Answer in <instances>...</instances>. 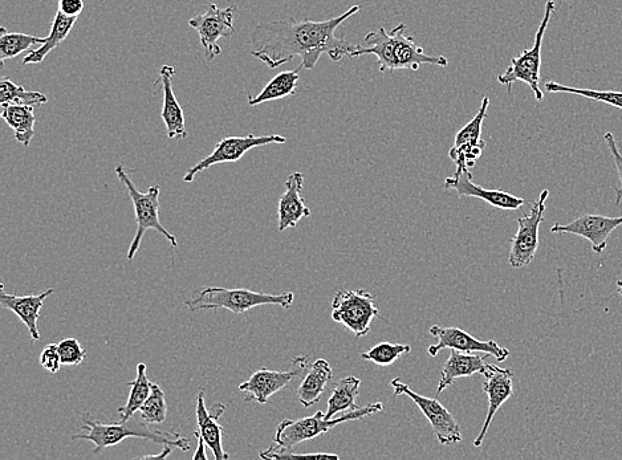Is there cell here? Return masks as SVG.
I'll list each match as a JSON object with an SVG mask.
<instances>
[{
	"label": "cell",
	"instance_id": "obj_20",
	"mask_svg": "<svg viewBox=\"0 0 622 460\" xmlns=\"http://www.w3.org/2000/svg\"><path fill=\"white\" fill-rule=\"evenodd\" d=\"M304 175L292 173L286 181V191L279 199V231L294 229L303 218L311 217L310 207L302 197Z\"/></svg>",
	"mask_w": 622,
	"mask_h": 460
},
{
	"label": "cell",
	"instance_id": "obj_29",
	"mask_svg": "<svg viewBox=\"0 0 622 460\" xmlns=\"http://www.w3.org/2000/svg\"><path fill=\"white\" fill-rule=\"evenodd\" d=\"M148 369L145 364L137 365L136 380L128 382L130 388L128 402L124 406L117 409L120 415V422L129 421L134 414L141 409L145 401L148 400L150 392H152V382L148 378Z\"/></svg>",
	"mask_w": 622,
	"mask_h": 460
},
{
	"label": "cell",
	"instance_id": "obj_9",
	"mask_svg": "<svg viewBox=\"0 0 622 460\" xmlns=\"http://www.w3.org/2000/svg\"><path fill=\"white\" fill-rule=\"evenodd\" d=\"M238 7L219 8L217 4H209L205 14L194 16L189 20L191 28L197 30L206 59L214 61L222 54L218 40L229 39L235 35L234 22L237 19Z\"/></svg>",
	"mask_w": 622,
	"mask_h": 460
},
{
	"label": "cell",
	"instance_id": "obj_13",
	"mask_svg": "<svg viewBox=\"0 0 622 460\" xmlns=\"http://www.w3.org/2000/svg\"><path fill=\"white\" fill-rule=\"evenodd\" d=\"M489 107V97H483L477 115L455 136L454 146L449 152L450 160L457 166L454 175L470 172V169L474 168L479 158L482 157L483 150L486 148V142L482 140V126Z\"/></svg>",
	"mask_w": 622,
	"mask_h": 460
},
{
	"label": "cell",
	"instance_id": "obj_30",
	"mask_svg": "<svg viewBox=\"0 0 622 460\" xmlns=\"http://www.w3.org/2000/svg\"><path fill=\"white\" fill-rule=\"evenodd\" d=\"M46 42L47 38L19 34V32H8L6 27L0 28V61H2V67H4V61L14 59L22 52L34 51Z\"/></svg>",
	"mask_w": 622,
	"mask_h": 460
},
{
	"label": "cell",
	"instance_id": "obj_3",
	"mask_svg": "<svg viewBox=\"0 0 622 460\" xmlns=\"http://www.w3.org/2000/svg\"><path fill=\"white\" fill-rule=\"evenodd\" d=\"M81 421L84 422V427H81L84 433L72 435V441L92 442L95 445V450H93L95 454H100L108 447L119 445L128 438L148 439V441L162 446L172 445L176 449L185 451V453L190 450L189 441L182 438L180 434L174 433V431L168 433V431L153 429L149 423L142 421V419L138 421L133 417L126 422L105 425V423L92 418L91 415L84 414Z\"/></svg>",
	"mask_w": 622,
	"mask_h": 460
},
{
	"label": "cell",
	"instance_id": "obj_12",
	"mask_svg": "<svg viewBox=\"0 0 622 460\" xmlns=\"http://www.w3.org/2000/svg\"><path fill=\"white\" fill-rule=\"evenodd\" d=\"M287 138L279 134H268V136H254L249 134L246 137H227L215 145V149L205 160L199 161L193 168L187 170L184 182L191 183L197 174L205 172L211 166L218 164H234L241 160L251 149L259 148L271 144H286Z\"/></svg>",
	"mask_w": 622,
	"mask_h": 460
},
{
	"label": "cell",
	"instance_id": "obj_7",
	"mask_svg": "<svg viewBox=\"0 0 622 460\" xmlns=\"http://www.w3.org/2000/svg\"><path fill=\"white\" fill-rule=\"evenodd\" d=\"M556 10L554 0H548L542 23L535 35V43L530 50H524L522 54L511 59L510 65L503 73L498 76V83L506 85L507 91H511L512 84L516 81L526 83L531 91L534 92L535 99L544 100V92L540 88V68H542V47L544 36L552 15Z\"/></svg>",
	"mask_w": 622,
	"mask_h": 460
},
{
	"label": "cell",
	"instance_id": "obj_2",
	"mask_svg": "<svg viewBox=\"0 0 622 460\" xmlns=\"http://www.w3.org/2000/svg\"><path fill=\"white\" fill-rule=\"evenodd\" d=\"M364 46H356L351 54V59L360 58L364 55H374L380 72H396L410 69L418 71L421 65L429 64L436 67L446 68L449 61L445 56L426 55L413 38L406 35L404 23L398 24L388 32L384 27L369 32L364 39Z\"/></svg>",
	"mask_w": 622,
	"mask_h": 460
},
{
	"label": "cell",
	"instance_id": "obj_17",
	"mask_svg": "<svg viewBox=\"0 0 622 460\" xmlns=\"http://www.w3.org/2000/svg\"><path fill=\"white\" fill-rule=\"evenodd\" d=\"M485 382H483V392L487 394V400H489V409H487L485 425H483L481 433L478 434L475 439L474 447L479 449L485 442L486 435L489 433L491 422L497 414V411L504 405V402L510 400L512 394H514V386H512V380H514V372L511 369L499 368L497 365L487 364Z\"/></svg>",
	"mask_w": 622,
	"mask_h": 460
},
{
	"label": "cell",
	"instance_id": "obj_1",
	"mask_svg": "<svg viewBox=\"0 0 622 460\" xmlns=\"http://www.w3.org/2000/svg\"><path fill=\"white\" fill-rule=\"evenodd\" d=\"M360 8L356 4L343 15L323 22L308 19L302 22L294 19L260 22L251 34V55L271 69L302 58L300 68L307 71L316 67L323 54H327L332 61L351 58L356 46L336 38V31Z\"/></svg>",
	"mask_w": 622,
	"mask_h": 460
},
{
	"label": "cell",
	"instance_id": "obj_27",
	"mask_svg": "<svg viewBox=\"0 0 622 460\" xmlns=\"http://www.w3.org/2000/svg\"><path fill=\"white\" fill-rule=\"evenodd\" d=\"M300 69L302 68L299 65L298 69H294V71H284L276 75L258 96H249L250 107L294 96L296 89H298Z\"/></svg>",
	"mask_w": 622,
	"mask_h": 460
},
{
	"label": "cell",
	"instance_id": "obj_11",
	"mask_svg": "<svg viewBox=\"0 0 622 460\" xmlns=\"http://www.w3.org/2000/svg\"><path fill=\"white\" fill-rule=\"evenodd\" d=\"M390 386H392L394 396L409 397L410 400L416 403L417 407H420V410L428 418L430 425H432L434 434H436L441 445L449 446L462 441L461 427H459L457 419L441 402L413 392L410 386L404 384L400 378H394V380L390 381Z\"/></svg>",
	"mask_w": 622,
	"mask_h": 460
},
{
	"label": "cell",
	"instance_id": "obj_36",
	"mask_svg": "<svg viewBox=\"0 0 622 460\" xmlns=\"http://www.w3.org/2000/svg\"><path fill=\"white\" fill-rule=\"evenodd\" d=\"M604 140L607 142L609 150H611L617 174H619L620 177V187H615L616 205L619 206L622 199V153L620 152L619 145H617L616 138L613 136L612 132L605 133Z\"/></svg>",
	"mask_w": 622,
	"mask_h": 460
},
{
	"label": "cell",
	"instance_id": "obj_16",
	"mask_svg": "<svg viewBox=\"0 0 622 460\" xmlns=\"http://www.w3.org/2000/svg\"><path fill=\"white\" fill-rule=\"evenodd\" d=\"M622 225L620 217H604V215H583L568 225L555 223L552 234H571L581 236L591 243L593 252L601 254L607 248L609 235Z\"/></svg>",
	"mask_w": 622,
	"mask_h": 460
},
{
	"label": "cell",
	"instance_id": "obj_25",
	"mask_svg": "<svg viewBox=\"0 0 622 460\" xmlns=\"http://www.w3.org/2000/svg\"><path fill=\"white\" fill-rule=\"evenodd\" d=\"M4 122L14 130L15 140L24 146L31 144L35 136V109L31 105H4L2 111Z\"/></svg>",
	"mask_w": 622,
	"mask_h": 460
},
{
	"label": "cell",
	"instance_id": "obj_19",
	"mask_svg": "<svg viewBox=\"0 0 622 460\" xmlns=\"http://www.w3.org/2000/svg\"><path fill=\"white\" fill-rule=\"evenodd\" d=\"M226 411V406L223 403H214L210 409H207L205 403V389H202L198 393L197 397V409H195V415H197V423L199 433L202 438L205 439L207 447L213 453V457L217 460H227L230 455L225 453L222 446L223 435L225 430L219 425V418L222 417Z\"/></svg>",
	"mask_w": 622,
	"mask_h": 460
},
{
	"label": "cell",
	"instance_id": "obj_8",
	"mask_svg": "<svg viewBox=\"0 0 622 460\" xmlns=\"http://www.w3.org/2000/svg\"><path fill=\"white\" fill-rule=\"evenodd\" d=\"M380 316L374 297L365 289H340L332 300V319L343 324L359 339L371 332L373 320Z\"/></svg>",
	"mask_w": 622,
	"mask_h": 460
},
{
	"label": "cell",
	"instance_id": "obj_26",
	"mask_svg": "<svg viewBox=\"0 0 622 460\" xmlns=\"http://www.w3.org/2000/svg\"><path fill=\"white\" fill-rule=\"evenodd\" d=\"M77 18H69L62 12H56L54 20L51 24L50 35L47 36V42L31 51L30 54L23 59V65L40 64L46 60L47 56L60 47L71 34L72 28L75 27Z\"/></svg>",
	"mask_w": 622,
	"mask_h": 460
},
{
	"label": "cell",
	"instance_id": "obj_37",
	"mask_svg": "<svg viewBox=\"0 0 622 460\" xmlns=\"http://www.w3.org/2000/svg\"><path fill=\"white\" fill-rule=\"evenodd\" d=\"M40 365L50 373H58L62 368V358H60L58 344L47 345L43 349L39 358Z\"/></svg>",
	"mask_w": 622,
	"mask_h": 460
},
{
	"label": "cell",
	"instance_id": "obj_35",
	"mask_svg": "<svg viewBox=\"0 0 622 460\" xmlns=\"http://www.w3.org/2000/svg\"><path fill=\"white\" fill-rule=\"evenodd\" d=\"M60 358L65 366H79L87 358V349L77 339H65L58 343Z\"/></svg>",
	"mask_w": 622,
	"mask_h": 460
},
{
	"label": "cell",
	"instance_id": "obj_32",
	"mask_svg": "<svg viewBox=\"0 0 622 460\" xmlns=\"http://www.w3.org/2000/svg\"><path fill=\"white\" fill-rule=\"evenodd\" d=\"M544 89H546L548 93H571V95L585 97V99L593 101H600V103L622 109V92L573 88L568 87V85L555 83V81H548V83L544 84Z\"/></svg>",
	"mask_w": 622,
	"mask_h": 460
},
{
	"label": "cell",
	"instance_id": "obj_6",
	"mask_svg": "<svg viewBox=\"0 0 622 460\" xmlns=\"http://www.w3.org/2000/svg\"><path fill=\"white\" fill-rule=\"evenodd\" d=\"M116 174L120 181L124 183L126 190H128L129 197L132 199L134 214H136L137 230L132 243H130L128 259H134L138 250H140L146 231L149 230L160 232L161 235H164L169 240L173 248H178L177 236L170 234L160 222V185H152L146 193H141V191L137 190L128 173L125 172L123 165L117 166Z\"/></svg>",
	"mask_w": 622,
	"mask_h": 460
},
{
	"label": "cell",
	"instance_id": "obj_39",
	"mask_svg": "<svg viewBox=\"0 0 622 460\" xmlns=\"http://www.w3.org/2000/svg\"><path fill=\"white\" fill-rule=\"evenodd\" d=\"M194 437L197 438L198 447H197V451H195V453H194L193 457H191V459H193V460H198V459L207 460V455H206V450H205V447L207 445H206L205 439L202 438V435H201V433H199V431H195Z\"/></svg>",
	"mask_w": 622,
	"mask_h": 460
},
{
	"label": "cell",
	"instance_id": "obj_21",
	"mask_svg": "<svg viewBox=\"0 0 622 460\" xmlns=\"http://www.w3.org/2000/svg\"><path fill=\"white\" fill-rule=\"evenodd\" d=\"M55 288H48L39 295L16 296L8 295L4 291V284L0 286V304L3 308L10 309L20 320L26 324L28 332H30L32 341L40 340V332L38 321L40 311H42L44 301L51 295H54Z\"/></svg>",
	"mask_w": 622,
	"mask_h": 460
},
{
	"label": "cell",
	"instance_id": "obj_14",
	"mask_svg": "<svg viewBox=\"0 0 622 460\" xmlns=\"http://www.w3.org/2000/svg\"><path fill=\"white\" fill-rule=\"evenodd\" d=\"M307 357L299 356L292 361V369L287 372H275L266 368L259 369L250 377V380L239 385V390L245 394V401H256L266 405L270 397L290 385L296 377L307 369Z\"/></svg>",
	"mask_w": 622,
	"mask_h": 460
},
{
	"label": "cell",
	"instance_id": "obj_28",
	"mask_svg": "<svg viewBox=\"0 0 622 460\" xmlns=\"http://www.w3.org/2000/svg\"><path fill=\"white\" fill-rule=\"evenodd\" d=\"M361 380L355 376L343 378L335 385L331 397L328 400L327 413L325 419L335 418L341 411H351L359 409L357 398H359Z\"/></svg>",
	"mask_w": 622,
	"mask_h": 460
},
{
	"label": "cell",
	"instance_id": "obj_15",
	"mask_svg": "<svg viewBox=\"0 0 622 460\" xmlns=\"http://www.w3.org/2000/svg\"><path fill=\"white\" fill-rule=\"evenodd\" d=\"M429 332L438 340L436 345L429 346L428 352L432 357H436L443 349H455L463 353H487L497 358L499 362L506 361L510 356V350L500 346L497 341L477 340L463 329L433 325Z\"/></svg>",
	"mask_w": 622,
	"mask_h": 460
},
{
	"label": "cell",
	"instance_id": "obj_23",
	"mask_svg": "<svg viewBox=\"0 0 622 460\" xmlns=\"http://www.w3.org/2000/svg\"><path fill=\"white\" fill-rule=\"evenodd\" d=\"M491 357V354L463 353L459 350L451 349L450 357L447 358L445 365H443L441 380L438 382L437 393H442L443 390L453 385L458 378L471 377L475 373L485 374L487 370V358Z\"/></svg>",
	"mask_w": 622,
	"mask_h": 460
},
{
	"label": "cell",
	"instance_id": "obj_41",
	"mask_svg": "<svg viewBox=\"0 0 622 460\" xmlns=\"http://www.w3.org/2000/svg\"><path fill=\"white\" fill-rule=\"evenodd\" d=\"M617 291H619L620 296H622V279L617 282Z\"/></svg>",
	"mask_w": 622,
	"mask_h": 460
},
{
	"label": "cell",
	"instance_id": "obj_24",
	"mask_svg": "<svg viewBox=\"0 0 622 460\" xmlns=\"http://www.w3.org/2000/svg\"><path fill=\"white\" fill-rule=\"evenodd\" d=\"M332 378V366L327 360L320 358V360L313 362L298 389L300 403L304 407H312L319 403L325 389L331 384Z\"/></svg>",
	"mask_w": 622,
	"mask_h": 460
},
{
	"label": "cell",
	"instance_id": "obj_31",
	"mask_svg": "<svg viewBox=\"0 0 622 460\" xmlns=\"http://www.w3.org/2000/svg\"><path fill=\"white\" fill-rule=\"evenodd\" d=\"M47 96L40 92L26 91L22 85L15 84L10 77H2L0 80V104H23L31 107L47 104Z\"/></svg>",
	"mask_w": 622,
	"mask_h": 460
},
{
	"label": "cell",
	"instance_id": "obj_22",
	"mask_svg": "<svg viewBox=\"0 0 622 460\" xmlns=\"http://www.w3.org/2000/svg\"><path fill=\"white\" fill-rule=\"evenodd\" d=\"M174 76H176V68L172 65H162L160 77L162 89H164V107H162L161 118L165 122L166 134L170 140H186L189 134L186 132L184 109L174 95Z\"/></svg>",
	"mask_w": 622,
	"mask_h": 460
},
{
	"label": "cell",
	"instance_id": "obj_40",
	"mask_svg": "<svg viewBox=\"0 0 622 460\" xmlns=\"http://www.w3.org/2000/svg\"><path fill=\"white\" fill-rule=\"evenodd\" d=\"M174 449H176V447L172 445H164V449H162L160 454L145 455V457H141L140 459H166L173 453Z\"/></svg>",
	"mask_w": 622,
	"mask_h": 460
},
{
	"label": "cell",
	"instance_id": "obj_34",
	"mask_svg": "<svg viewBox=\"0 0 622 460\" xmlns=\"http://www.w3.org/2000/svg\"><path fill=\"white\" fill-rule=\"evenodd\" d=\"M410 352L412 346L408 344L380 343L361 354V360L374 362L378 366H389Z\"/></svg>",
	"mask_w": 622,
	"mask_h": 460
},
{
	"label": "cell",
	"instance_id": "obj_10",
	"mask_svg": "<svg viewBox=\"0 0 622 460\" xmlns=\"http://www.w3.org/2000/svg\"><path fill=\"white\" fill-rule=\"evenodd\" d=\"M550 190H543L538 201L532 203L530 214H523L518 219V232L511 240L508 263L512 268L530 266L539 248V230L546 213V202Z\"/></svg>",
	"mask_w": 622,
	"mask_h": 460
},
{
	"label": "cell",
	"instance_id": "obj_38",
	"mask_svg": "<svg viewBox=\"0 0 622 460\" xmlns=\"http://www.w3.org/2000/svg\"><path fill=\"white\" fill-rule=\"evenodd\" d=\"M84 0H59V10L69 18H79L81 12L84 11Z\"/></svg>",
	"mask_w": 622,
	"mask_h": 460
},
{
	"label": "cell",
	"instance_id": "obj_33",
	"mask_svg": "<svg viewBox=\"0 0 622 460\" xmlns=\"http://www.w3.org/2000/svg\"><path fill=\"white\" fill-rule=\"evenodd\" d=\"M138 413L142 421L149 425H160L166 421L168 403H166L165 393L160 385L152 384V392Z\"/></svg>",
	"mask_w": 622,
	"mask_h": 460
},
{
	"label": "cell",
	"instance_id": "obj_5",
	"mask_svg": "<svg viewBox=\"0 0 622 460\" xmlns=\"http://www.w3.org/2000/svg\"><path fill=\"white\" fill-rule=\"evenodd\" d=\"M294 299L295 295L292 292L270 295V293L255 292L251 289L206 287L202 288L193 299L185 301V305L191 312L227 309L235 315H241V313L249 312L250 309L260 307V305L272 304L291 308Z\"/></svg>",
	"mask_w": 622,
	"mask_h": 460
},
{
	"label": "cell",
	"instance_id": "obj_18",
	"mask_svg": "<svg viewBox=\"0 0 622 460\" xmlns=\"http://www.w3.org/2000/svg\"><path fill=\"white\" fill-rule=\"evenodd\" d=\"M443 187L457 191L459 197L482 199V201L489 203L490 206L497 207L500 210H519L524 205V199L515 197V195L506 193V191L487 190L475 185L473 174L470 172L446 178Z\"/></svg>",
	"mask_w": 622,
	"mask_h": 460
},
{
	"label": "cell",
	"instance_id": "obj_4",
	"mask_svg": "<svg viewBox=\"0 0 622 460\" xmlns=\"http://www.w3.org/2000/svg\"><path fill=\"white\" fill-rule=\"evenodd\" d=\"M384 410L381 402L371 403L359 409L347 411L339 418L325 419L324 411H317L312 417L300 418L298 421L284 419L276 429L274 442L267 450L262 451L259 457L262 459H279L287 451H292L300 443L311 441L331 431L333 427L349 421H361Z\"/></svg>",
	"mask_w": 622,
	"mask_h": 460
}]
</instances>
